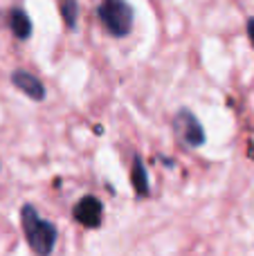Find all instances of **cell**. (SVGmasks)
<instances>
[{
    "mask_svg": "<svg viewBox=\"0 0 254 256\" xmlns=\"http://www.w3.org/2000/svg\"><path fill=\"white\" fill-rule=\"evenodd\" d=\"M22 230H25L27 243L38 256H48L56 243V230L38 216L34 207H22Z\"/></svg>",
    "mask_w": 254,
    "mask_h": 256,
    "instance_id": "1",
    "label": "cell"
},
{
    "mask_svg": "<svg viewBox=\"0 0 254 256\" xmlns=\"http://www.w3.org/2000/svg\"><path fill=\"white\" fill-rule=\"evenodd\" d=\"M99 16L108 27V32L115 36L128 34L133 25V9L128 7L126 0H104L99 7Z\"/></svg>",
    "mask_w": 254,
    "mask_h": 256,
    "instance_id": "2",
    "label": "cell"
},
{
    "mask_svg": "<svg viewBox=\"0 0 254 256\" xmlns=\"http://www.w3.org/2000/svg\"><path fill=\"white\" fill-rule=\"evenodd\" d=\"M176 126H178V132L182 135V140L192 146H200L202 140H205V132H202V126L198 124V120L187 110H180V115L176 117Z\"/></svg>",
    "mask_w": 254,
    "mask_h": 256,
    "instance_id": "3",
    "label": "cell"
},
{
    "mask_svg": "<svg viewBox=\"0 0 254 256\" xmlns=\"http://www.w3.org/2000/svg\"><path fill=\"white\" fill-rule=\"evenodd\" d=\"M74 218L84 227H97L102 222V204H99V200L92 198V196H86L74 207Z\"/></svg>",
    "mask_w": 254,
    "mask_h": 256,
    "instance_id": "4",
    "label": "cell"
},
{
    "mask_svg": "<svg viewBox=\"0 0 254 256\" xmlns=\"http://www.w3.org/2000/svg\"><path fill=\"white\" fill-rule=\"evenodd\" d=\"M12 81H14V86H16V88H20L22 92L27 94V97L38 99V102L45 97V88H43V84H40V81L36 79L34 74H30V72L16 70V72L12 74Z\"/></svg>",
    "mask_w": 254,
    "mask_h": 256,
    "instance_id": "5",
    "label": "cell"
},
{
    "mask_svg": "<svg viewBox=\"0 0 254 256\" xmlns=\"http://www.w3.org/2000/svg\"><path fill=\"white\" fill-rule=\"evenodd\" d=\"M12 32L18 36V38H27L32 34V22L27 18V14L22 9H14L12 12Z\"/></svg>",
    "mask_w": 254,
    "mask_h": 256,
    "instance_id": "6",
    "label": "cell"
},
{
    "mask_svg": "<svg viewBox=\"0 0 254 256\" xmlns=\"http://www.w3.org/2000/svg\"><path fill=\"white\" fill-rule=\"evenodd\" d=\"M130 178H133V186L138 191V196H146L148 194V182H146V168L140 160L133 162V171H130Z\"/></svg>",
    "mask_w": 254,
    "mask_h": 256,
    "instance_id": "7",
    "label": "cell"
},
{
    "mask_svg": "<svg viewBox=\"0 0 254 256\" xmlns=\"http://www.w3.org/2000/svg\"><path fill=\"white\" fill-rule=\"evenodd\" d=\"M58 9H61V16L66 20L68 27H74L76 22V0H58Z\"/></svg>",
    "mask_w": 254,
    "mask_h": 256,
    "instance_id": "8",
    "label": "cell"
},
{
    "mask_svg": "<svg viewBox=\"0 0 254 256\" xmlns=\"http://www.w3.org/2000/svg\"><path fill=\"white\" fill-rule=\"evenodd\" d=\"M248 38H250V43H252V48H254V18L248 20Z\"/></svg>",
    "mask_w": 254,
    "mask_h": 256,
    "instance_id": "9",
    "label": "cell"
}]
</instances>
